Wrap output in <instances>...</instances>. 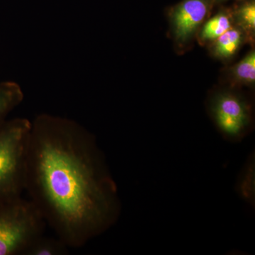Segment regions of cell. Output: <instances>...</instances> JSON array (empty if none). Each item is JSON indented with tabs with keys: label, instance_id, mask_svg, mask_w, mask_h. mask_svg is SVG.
Wrapping results in <instances>:
<instances>
[{
	"label": "cell",
	"instance_id": "277c9868",
	"mask_svg": "<svg viewBox=\"0 0 255 255\" xmlns=\"http://www.w3.org/2000/svg\"><path fill=\"white\" fill-rule=\"evenodd\" d=\"M206 108L218 131L228 141L241 142L253 130V104L247 96L235 89L211 92Z\"/></svg>",
	"mask_w": 255,
	"mask_h": 255
},
{
	"label": "cell",
	"instance_id": "ba28073f",
	"mask_svg": "<svg viewBox=\"0 0 255 255\" xmlns=\"http://www.w3.org/2000/svg\"><path fill=\"white\" fill-rule=\"evenodd\" d=\"M236 193L242 200L252 208L255 206V151L248 155L242 167L235 187Z\"/></svg>",
	"mask_w": 255,
	"mask_h": 255
},
{
	"label": "cell",
	"instance_id": "7c38bea8",
	"mask_svg": "<svg viewBox=\"0 0 255 255\" xmlns=\"http://www.w3.org/2000/svg\"><path fill=\"white\" fill-rule=\"evenodd\" d=\"M68 248L60 238H46L42 235L28 247L24 255H66Z\"/></svg>",
	"mask_w": 255,
	"mask_h": 255
},
{
	"label": "cell",
	"instance_id": "5b68a950",
	"mask_svg": "<svg viewBox=\"0 0 255 255\" xmlns=\"http://www.w3.org/2000/svg\"><path fill=\"white\" fill-rule=\"evenodd\" d=\"M215 6V0H182L169 8V33L179 53H184L192 46Z\"/></svg>",
	"mask_w": 255,
	"mask_h": 255
},
{
	"label": "cell",
	"instance_id": "4fadbf2b",
	"mask_svg": "<svg viewBox=\"0 0 255 255\" xmlns=\"http://www.w3.org/2000/svg\"><path fill=\"white\" fill-rule=\"evenodd\" d=\"M228 1H230V0H215V4L216 5H223L224 3L227 2ZM236 1H238V0H236Z\"/></svg>",
	"mask_w": 255,
	"mask_h": 255
},
{
	"label": "cell",
	"instance_id": "6da1fadb",
	"mask_svg": "<svg viewBox=\"0 0 255 255\" xmlns=\"http://www.w3.org/2000/svg\"><path fill=\"white\" fill-rule=\"evenodd\" d=\"M25 191L69 248L105 233L122 212L117 183L95 135L60 116L41 114L31 122Z\"/></svg>",
	"mask_w": 255,
	"mask_h": 255
},
{
	"label": "cell",
	"instance_id": "8fae6325",
	"mask_svg": "<svg viewBox=\"0 0 255 255\" xmlns=\"http://www.w3.org/2000/svg\"><path fill=\"white\" fill-rule=\"evenodd\" d=\"M24 94L21 86L14 81H0V126L13 110L21 105Z\"/></svg>",
	"mask_w": 255,
	"mask_h": 255
},
{
	"label": "cell",
	"instance_id": "8992f818",
	"mask_svg": "<svg viewBox=\"0 0 255 255\" xmlns=\"http://www.w3.org/2000/svg\"><path fill=\"white\" fill-rule=\"evenodd\" d=\"M247 43H250V41L246 33L234 25L217 39L210 43V53L216 59L223 62L230 61Z\"/></svg>",
	"mask_w": 255,
	"mask_h": 255
},
{
	"label": "cell",
	"instance_id": "9c48e42d",
	"mask_svg": "<svg viewBox=\"0 0 255 255\" xmlns=\"http://www.w3.org/2000/svg\"><path fill=\"white\" fill-rule=\"evenodd\" d=\"M235 26L246 33L250 43L255 37V0H238L231 6Z\"/></svg>",
	"mask_w": 255,
	"mask_h": 255
},
{
	"label": "cell",
	"instance_id": "52a82bcc",
	"mask_svg": "<svg viewBox=\"0 0 255 255\" xmlns=\"http://www.w3.org/2000/svg\"><path fill=\"white\" fill-rule=\"evenodd\" d=\"M221 6L217 12L210 16L198 32L196 39L201 46H209L234 26L231 6Z\"/></svg>",
	"mask_w": 255,
	"mask_h": 255
},
{
	"label": "cell",
	"instance_id": "7a4b0ae2",
	"mask_svg": "<svg viewBox=\"0 0 255 255\" xmlns=\"http://www.w3.org/2000/svg\"><path fill=\"white\" fill-rule=\"evenodd\" d=\"M31 122L5 121L0 126V204L22 197L26 182V154Z\"/></svg>",
	"mask_w": 255,
	"mask_h": 255
},
{
	"label": "cell",
	"instance_id": "3957f363",
	"mask_svg": "<svg viewBox=\"0 0 255 255\" xmlns=\"http://www.w3.org/2000/svg\"><path fill=\"white\" fill-rule=\"evenodd\" d=\"M46 224L30 199L21 197L0 204V255H24L43 235Z\"/></svg>",
	"mask_w": 255,
	"mask_h": 255
},
{
	"label": "cell",
	"instance_id": "30bf717a",
	"mask_svg": "<svg viewBox=\"0 0 255 255\" xmlns=\"http://www.w3.org/2000/svg\"><path fill=\"white\" fill-rule=\"evenodd\" d=\"M228 76L233 85L254 88L255 85V50L248 54L237 63L228 69Z\"/></svg>",
	"mask_w": 255,
	"mask_h": 255
}]
</instances>
